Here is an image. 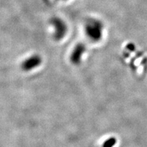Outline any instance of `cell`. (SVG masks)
<instances>
[{
    "label": "cell",
    "mask_w": 147,
    "mask_h": 147,
    "mask_svg": "<svg viewBox=\"0 0 147 147\" xmlns=\"http://www.w3.org/2000/svg\"><path fill=\"white\" fill-rule=\"evenodd\" d=\"M51 23L55 29V39L56 40H60L63 38L67 32V27L65 22L61 18L55 17L51 19Z\"/></svg>",
    "instance_id": "2"
},
{
    "label": "cell",
    "mask_w": 147,
    "mask_h": 147,
    "mask_svg": "<svg viewBox=\"0 0 147 147\" xmlns=\"http://www.w3.org/2000/svg\"><path fill=\"white\" fill-rule=\"evenodd\" d=\"M85 34L92 41L97 42L102 38V25L97 20L91 19L87 22L84 27Z\"/></svg>",
    "instance_id": "1"
},
{
    "label": "cell",
    "mask_w": 147,
    "mask_h": 147,
    "mask_svg": "<svg viewBox=\"0 0 147 147\" xmlns=\"http://www.w3.org/2000/svg\"><path fill=\"white\" fill-rule=\"evenodd\" d=\"M85 51V47L82 43H79L76 45L71 53L70 56V60L74 64H78L81 61L82 55Z\"/></svg>",
    "instance_id": "4"
},
{
    "label": "cell",
    "mask_w": 147,
    "mask_h": 147,
    "mask_svg": "<svg viewBox=\"0 0 147 147\" xmlns=\"http://www.w3.org/2000/svg\"><path fill=\"white\" fill-rule=\"evenodd\" d=\"M41 63V57L38 55H34L24 61L22 63V68L25 71H29L38 67Z\"/></svg>",
    "instance_id": "3"
}]
</instances>
